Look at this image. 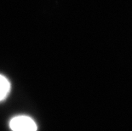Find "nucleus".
<instances>
[{
  "label": "nucleus",
  "instance_id": "f257e3e1",
  "mask_svg": "<svg viewBox=\"0 0 132 131\" xmlns=\"http://www.w3.org/2000/svg\"><path fill=\"white\" fill-rule=\"evenodd\" d=\"M10 127L12 131H37V124L34 120L27 116H16L11 119Z\"/></svg>",
  "mask_w": 132,
  "mask_h": 131
},
{
  "label": "nucleus",
  "instance_id": "f03ea898",
  "mask_svg": "<svg viewBox=\"0 0 132 131\" xmlns=\"http://www.w3.org/2000/svg\"><path fill=\"white\" fill-rule=\"evenodd\" d=\"M10 91V83L6 77L0 74V101L8 96Z\"/></svg>",
  "mask_w": 132,
  "mask_h": 131
}]
</instances>
